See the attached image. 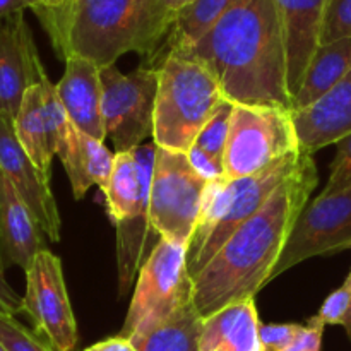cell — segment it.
<instances>
[{"mask_svg": "<svg viewBox=\"0 0 351 351\" xmlns=\"http://www.w3.org/2000/svg\"><path fill=\"white\" fill-rule=\"evenodd\" d=\"M326 326L311 317L304 326L295 341L285 351H321L322 336H324Z\"/></svg>", "mask_w": 351, "mask_h": 351, "instance_id": "obj_32", "label": "cell"}, {"mask_svg": "<svg viewBox=\"0 0 351 351\" xmlns=\"http://www.w3.org/2000/svg\"><path fill=\"white\" fill-rule=\"evenodd\" d=\"M314 156L302 154L293 173L259 213L247 219L192 280V302L202 319L256 295L273 280L288 239L317 187Z\"/></svg>", "mask_w": 351, "mask_h": 351, "instance_id": "obj_1", "label": "cell"}, {"mask_svg": "<svg viewBox=\"0 0 351 351\" xmlns=\"http://www.w3.org/2000/svg\"><path fill=\"white\" fill-rule=\"evenodd\" d=\"M304 151L276 161L245 178H219L206 184L197 226L187 245V271L194 280L223 243L264 208L276 189L298 167Z\"/></svg>", "mask_w": 351, "mask_h": 351, "instance_id": "obj_4", "label": "cell"}, {"mask_svg": "<svg viewBox=\"0 0 351 351\" xmlns=\"http://www.w3.org/2000/svg\"><path fill=\"white\" fill-rule=\"evenodd\" d=\"M43 230L9 178L0 170V263L26 273L43 245Z\"/></svg>", "mask_w": 351, "mask_h": 351, "instance_id": "obj_16", "label": "cell"}, {"mask_svg": "<svg viewBox=\"0 0 351 351\" xmlns=\"http://www.w3.org/2000/svg\"><path fill=\"white\" fill-rule=\"evenodd\" d=\"M171 53L204 65L228 101L291 108L287 45L276 0H233L194 47Z\"/></svg>", "mask_w": 351, "mask_h": 351, "instance_id": "obj_2", "label": "cell"}, {"mask_svg": "<svg viewBox=\"0 0 351 351\" xmlns=\"http://www.w3.org/2000/svg\"><path fill=\"white\" fill-rule=\"evenodd\" d=\"M23 314L31 319L34 331L57 351H74L77 324L69 300L62 263L48 249L40 250L26 271Z\"/></svg>", "mask_w": 351, "mask_h": 351, "instance_id": "obj_11", "label": "cell"}, {"mask_svg": "<svg viewBox=\"0 0 351 351\" xmlns=\"http://www.w3.org/2000/svg\"><path fill=\"white\" fill-rule=\"evenodd\" d=\"M26 9H33L31 0H0V23Z\"/></svg>", "mask_w": 351, "mask_h": 351, "instance_id": "obj_35", "label": "cell"}, {"mask_svg": "<svg viewBox=\"0 0 351 351\" xmlns=\"http://www.w3.org/2000/svg\"><path fill=\"white\" fill-rule=\"evenodd\" d=\"M38 21L62 60L79 55L103 69L125 53L160 58L175 12L167 0H67Z\"/></svg>", "mask_w": 351, "mask_h": 351, "instance_id": "obj_3", "label": "cell"}, {"mask_svg": "<svg viewBox=\"0 0 351 351\" xmlns=\"http://www.w3.org/2000/svg\"><path fill=\"white\" fill-rule=\"evenodd\" d=\"M293 122L302 151L312 156L351 134V71L317 103L293 110Z\"/></svg>", "mask_w": 351, "mask_h": 351, "instance_id": "obj_17", "label": "cell"}, {"mask_svg": "<svg viewBox=\"0 0 351 351\" xmlns=\"http://www.w3.org/2000/svg\"><path fill=\"white\" fill-rule=\"evenodd\" d=\"M43 69L24 12L0 23V113L16 119L24 95Z\"/></svg>", "mask_w": 351, "mask_h": 351, "instance_id": "obj_13", "label": "cell"}, {"mask_svg": "<svg viewBox=\"0 0 351 351\" xmlns=\"http://www.w3.org/2000/svg\"><path fill=\"white\" fill-rule=\"evenodd\" d=\"M351 249V187L321 192L300 213L273 273V280L290 267L317 256Z\"/></svg>", "mask_w": 351, "mask_h": 351, "instance_id": "obj_10", "label": "cell"}, {"mask_svg": "<svg viewBox=\"0 0 351 351\" xmlns=\"http://www.w3.org/2000/svg\"><path fill=\"white\" fill-rule=\"evenodd\" d=\"M0 170L31 209L45 235L51 242H58L62 219L50 187V178L38 170L23 149L14 129V119L5 113H0Z\"/></svg>", "mask_w": 351, "mask_h": 351, "instance_id": "obj_12", "label": "cell"}, {"mask_svg": "<svg viewBox=\"0 0 351 351\" xmlns=\"http://www.w3.org/2000/svg\"><path fill=\"white\" fill-rule=\"evenodd\" d=\"M351 187V134L338 143V151L329 168V180L322 192H339Z\"/></svg>", "mask_w": 351, "mask_h": 351, "instance_id": "obj_29", "label": "cell"}, {"mask_svg": "<svg viewBox=\"0 0 351 351\" xmlns=\"http://www.w3.org/2000/svg\"><path fill=\"white\" fill-rule=\"evenodd\" d=\"M346 38H351V0H328L322 16L321 45Z\"/></svg>", "mask_w": 351, "mask_h": 351, "instance_id": "obj_27", "label": "cell"}, {"mask_svg": "<svg viewBox=\"0 0 351 351\" xmlns=\"http://www.w3.org/2000/svg\"><path fill=\"white\" fill-rule=\"evenodd\" d=\"M343 328H345L346 336H348L350 341H351V308H350V312H348V317H346L345 324H343Z\"/></svg>", "mask_w": 351, "mask_h": 351, "instance_id": "obj_38", "label": "cell"}, {"mask_svg": "<svg viewBox=\"0 0 351 351\" xmlns=\"http://www.w3.org/2000/svg\"><path fill=\"white\" fill-rule=\"evenodd\" d=\"M216 351H225V350H216Z\"/></svg>", "mask_w": 351, "mask_h": 351, "instance_id": "obj_40", "label": "cell"}, {"mask_svg": "<svg viewBox=\"0 0 351 351\" xmlns=\"http://www.w3.org/2000/svg\"><path fill=\"white\" fill-rule=\"evenodd\" d=\"M233 0H189L177 14L163 45L160 58L168 51H184L194 47L221 19Z\"/></svg>", "mask_w": 351, "mask_h": 351, "instance_id": "obj_22", "label": "cell"}, {"mask_svg": "<svg viewBox=\"0 0 351 351\" xmlns=\"http://www.w3.org/2000/svg\"><path fill=\"white\" fill-rule=\"evenodd\" d=\"M300 151L293 110L278 105L233 103L223 160L226 178L250 177Z\"/></svg>", "mask_w": 351, "mask_h": 351, "instance_id": "obj_6", "label": "cell"}, {"mask_svg": "<svg viewBox=\"0 0 351 351\" xmlns=\"http://www.w3.org/2000/svg\"><path fill=\"white\" fill-rule=\"evenodd\" d=\"M189 0H167V3H168V7H170L171 10H173L175 14L178 12V10L182 9V7L185 5V3H187Z\"/></svg>", "mask_w": 351, "mask_h": 351, "instance_id": "obj_37", "label": "cell"}, {"mask_svg": "<svg viewBox=\"0 0 351 351\" xmlns=\"http://www.w3.org/2000/svg\"><path fill=\"white\" fill-rule=\"evenodd\" d=\"M81 143L82 151H84V168L88 180L91 182V185H98L105 195L108 191L113 165H115V154L105 146L103 141L93 139L84 132H81Z\"/></svg>", "mask_w": 351, "mask_h": 351, "instance_id": "obj_25", "label": "cell"}, {"mask_svg": "<svg viewBox=\"0 0 351 351\" xmlns=\"http://www.w3.org/2000/svg\"><path fill=\"white\" fill-rule=\"evenodd\" d=\"M256 298L235 302L202 319L199 351H264Z\"/></svg>", "mask_w": 351, "mask_h": 351, "instance_id": "obj_18", "label": "cell"}, {"mask_svg": "<svg viewBox=\"0 0 351 351\" xmlns=\"http://www.w3.org/2000/svg\"><path fill=\"white\" fill-rule=\"evenodd\" d=\"M65 2H67V0H65Z\"/></svg>", "mask_w": 351, "mask_h": 351, "instance_id": "obj_41", "label": "cell"}, {"mask_svg": "<svg viewBox=\"0 0 351 351\" xmlns=\"http://www.w3.org/2000/svg\"><path fill=\"white\" fill-rule=\"evenodd\" d=\"M302 329L304 326L295 324V322L261 324V341H263L264 351H285L295 341Z\"/></svg>", "mask_w": 351, "mask_h": 351, "instance_id": "obj_30", "label": "cell"}, {"mask_svg": "<svg viewBox=\"0 0 351 351\" xmlns=\"http://www.w3.org/2000/svg\"><path fill=\"white\" fill-rule=\"evenodd\" d=\"M233 112V103L228 99H223L208 120L204 129L199 132L197 139H195L194 146L199 149L206 151L209 156L218 160L223 163L225 160V149L226 143H228V134H230V119H232Z\"/></svg>", "mask_w": 351, "mask_h": 351, "instance_id": "obj_24", "label": "cell"}, {"mask_svg": "<svg viewBox=\"0 0 351 351\" xmlns=\"http://www.w3.org/2000/svg\"><path fill=\"white\" fill-rule=\"evenodd\" d=\"M206 184L185 153L156 146L149 192V219L161 239L189 245L197 226Z\"/></svg>", "mask_w": 351, "mask_h": 351, "instance_id": "obj_7", "label": "cell"}, {"mask_svg": "<svg viewBox=\"0 0 351 351\" xmlns=\"http://www.w3.org/2000/svg\"><path fill=\"white\" fill-rule=\"evenodd\" d=\"M351 71V38L321 45L315 50L307 72L302 81L300 91L295 96L291 108L305 110L328 95Z\"/></svg>", "mask_w": 351, "mask_h": 351, "instance_id": "obj_20", "label": "cell"}, {"mask_svg": "<svg viewBox=\"0 0 351 351\" xmlns=\"http://www.w3.org/2000/svg\"><path fill=\"white\" fill-rule=\"evenodd\" d=\"M0 346L5 351H57L34 329L24 328L7 314H0Z\"/></svg>", "mask_w": 351, "mask_h": 351, "instance_id": "obj_26", "label": "cell"}, {"mask_svg": "<svg viewBox=\"0 0 351 351\" xmlns=\"http://www.w3.org/2000/svg\"><path fill=\"white\" fill-rule=\"evenodd\" d=\"M328 0H276L283 24L291 105L315 50L321 45V26Z\"/></svg>", "mask_w": 351, "mask_h": 351, "instance_id": "obj_14", "label": "cell"}, {"mask_svg": "<svg viewBox=\"0 0 351 351\" xmlns=\"http://www.w3.org/2000/svg\"><path fill=\"white\" fill-rule=\"evenodd\" d=\"M14 129L21 146L26 151L38 170L47 178L51 177V160L55 154L50 147V130H48L47 115H45L43 91L40 82L31 86L24 95L19 106Z\"/></svg>", "mask_w": 351, "mask_h": 351, "instance_id": "obj_21", "label": "cell"}, {"mask_svg": "<svg viewBox=\"0 0 351 351\" xmlns=\"http://www.w3.org/2000/svg\"><path fill=\"white\" fill-rule=\"evenodd\" d=\"M64 62V75L55 86L69 120L93 139L105 141L101 115V69L95 62L79 55H71Z\"/></svg>", "mask_w": 351, "mask_h": 351, "instance_id": "obj_15", "label": "cell"}, {"mask_svg": "<svg viewBox=\"0 0 351 351\" xmlns=\"http://www.w3.org/2000/svg\"><path fill=\"white\" fill-rule=\"evenodd\" d=\"M156 67L153 143L187 154L225 96L215 75L194 58L168 51Z\"/></svg>", "mask_w": 351, "mask_h": 351, "instance_id": "obj_5", "label": "cell"}, {"mask_svg": "<svg viewBox=\"0 0 351 351\" xmlns=\"http://www.w3.org/2000/svg\"><path fill=\"white\" fill-rule=\"evenodd\" d=\"M0 314L14 315L23 314V297L12 290L5 280V267L0 263Z\"/></svg>", "mask_w": 351, "mask_h": 351, "instance_id": "obj_33", "label": "cell"}, {"mask_svg": "<svg viewBox=\"0 0 351 351\" xmlns=\"http://www.w3.org/2000/svg\"><path fill=\"white\" fill-rule=\"evenodd\" d=\"M187 156L195 173H197L204 182H215L226 177L225 165L219 163V161L215 160L213 156H209L206 151L199 149L197 146H192L191 151L187 153Z\"/></svg>", "mask_w": 351, "mask_h": 351, "instance_id": "obj_31", "label": "cell"}, {"mask_svg": "<svg viewBox=\"0 0 351 351\" xmlns=\"http://www.w3.org/2000/svg\"><path fill=\"white\" fill-rule=\"evenodd\" d=\"M351 308V271L345 283L324 300L314 319L324 326H343Z\"/></svg>", "mask_w": 351, "mask_h": 351, "instance_id": "obj_28", "label": "cell"}, {"mask_svg": "<svg viewBox=\"0 0 351 351\" xmlns=\"http://www.w3.org/2000/svg\"><path fill=\"white\" fill-rule=\"evenodd\" d=\"M0 351H5V350H3V348H2V346H0Z\"/></svg>", "mask_w": 351, "mask_h": 351, "instance_id": "obj_39", "label": "cell"}, {"mask_svg": "<svg viewBox=\"0 0 351 351\" xmlns=\"http://www.w3.org/2000/svg\"><path fill=\"white\" fill-rule=\"evenodd\" d=\"M187 298H192L187 247L161 239L137 274L136 291L119 336L129 338L136 329L163 321Z\"/></svg>", "mask_w": 351, "mask_h": 351, "instance_id": "obj_9", "label": "cell"}, {"mask_svg": "<svg viewBox=\"0 0 351 351\" xmlns=\"http://www.w3.org/2000/svg\"><path fill=\"white\" fill-rule=\"evenodd\" d=\"M33 3V12L34 16H41V14L51 12V10H57L60 7H64L65 0H31Z\"/></svg>", "mask_w": 351, "mask_h": 351, "instance_id": "obj_36", "label": "cell"}, {"mask_svg": "<svg viewBox=\"0 0 351 351\" xmlns=\"http://www.w3.org/2000/svg\"><path fill=\"white\" fill-rule=\"evenodd\" d=\"M101 115L105 136L117 153L134 151L153 136L158 67L122 74L115 65L101 69Z\"/></svg>", "mask_w": 351, "mask_h": 351, "instance_id": "obj_8", "label": "cell"}, {"mask_svg": "<svg viewBox=\"0 0 351 351\" xmlns=\"http://www.w3.org/2000/svg\"><path fill=\"white\" fill-rule=\"evenodd\" d=\"M84 351H137L134 348L132 343L122 336H113V338L103 339V341L96 343V345L89 346Z\"/></svg>", "mask_w": 351, "mask_h": 351, "instance_id": "obj_34", "label": "cell"}, {"mask_svg": "<svg viewBox=\"0 0 351 351\" xmlns=\"http://www.w3.org/2000/svg\"><path fill=\"white\" fill-rule=\"evenodd\" d=\"M201 331L202 317L187 298L163 321L136 329L127 339L137 351H199Z\"/></svg>", "mask_w": 351, "mask_h": 351, "instance_id": "obj_19", "label": "cell"}, {"mask_svg": "<svg viewBox=\"0 0 351 351\" xmlns=\"http://www.w3.org/2000/svg\"><path fill=\"white\" fill-rule=\"evenodd\" d=\"M55 154L60 158L65 173H67L69 180H71L74 199L81 201L86 195V192L89 191V187H91V182L88 180V175H86L81 130L72 122H69L67 130L62 136V139L58 141L57 147H55Z\"/></svg>", "mask_w": 351, "mask_h": 351, "instance_id": "obj_23", "label": "cell"}]
</instances>
